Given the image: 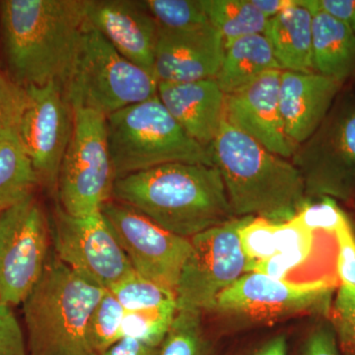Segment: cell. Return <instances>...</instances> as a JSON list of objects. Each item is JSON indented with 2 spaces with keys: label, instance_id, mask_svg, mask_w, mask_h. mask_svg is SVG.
<instances>
[{
  "label": "cell",
  "instance_id": "f546056e",
  "mask_svg": "<svg viewBox=\"0 0 355 355\" xmlns=\"http://www.w3.org/2000/svg\"><path fill=\"white\" fill-rule=\"evenodd\" d=\"M109 291L125 311L147 309L163 304L167 301L176 300V297L171 293L135 272L114 284Z\"/></svg>",
  "mask_w": 355,
  "mask_h": 355
},
{
  "label": "cell",
  "instance_id": "e575fe53",
  "mask_svg": "<svg viewBox=\"0 0 355 355\" xmlns=\"http://www.w3.org/2000/svg\"><path fill=\"white\" fill-rule=\"evenodd\" d=\"M334 238L338 245L336 268L338 279L340 284L355 286V224L349 216Z\"/></svg>",
  "mask_w": 355,
  "mask_h": 355
},
{
  "label": "cell",
  "instance_id": "74e56055",
  "mask_svg": "<svg viewBox=\"0 0 355 355\" xmlns=\"http://www.w3.org/2000/svg\"><path fill=\"white\" fill-rule=\"evenodd\" d=\"M316 8L330 14L355 34V0H312Z\"/></svg>",
  "mask_w": 355,
  "mask_h": 355
},
{
  "label": "cell",
  "instance_id": "d6986e66",
  "mask_svg": "<svg viewBox=\"0 0 355 355\" xmlns=\"http://www.w3.org/2000/svg\"><path fill=\"white\" fill-rule=\"evenodd\" d=\"M157 95L184 132L209 149L225 119V94L216 78L184 83H159Z\"/></svg>",
  "mask_w": 355,
  "mask_h": 355
},
{
  "label": "cell",
  "instance_id": "f1b7e54d",
  "mask_svg": "<svg viewBox=\"0 0 355 355\" xmlns=\"http://www.w3.org/2000/svg\"><path fill=\"white\" fill-rule=\"evenodd\" d=\"M160 29L189 31L210 24L200 0H146Z\"/></svg>",
  "mask_w": 355,
  "mask_h": 355
},
{
  "label": "cell",
  "instance_id": "9a60e30c",
  "mask_svg": "<svg viewBox=\"0 0 355 355\" xmlns=\"http://www.w3.org/2000/svg\"><path fill=\"white\" fill-rule=\"evenodd\" d=\"M86 19L123 57L154 74L159 26L144 1L86 0Z\"/></svg>",
  "mask_w": 355,
  "mask_h": 355
},
{
  "label": "cell",
  "instance_id": "4316f807",
  "mask_svg": "<svg viewBox=\"0 0 355 355\" xmlns=\"http://www.w3.org/2000/svg\"><path fill=\"white\" fill-rule=\"evenodd\" d=\"M178 312L176 300L156 307L125 311L123 336L137 338L149 345L162 347Z\"/></svg>",
  "mask_w": 355,
  "mask_h": 355
},
{
  "label": "cell",
  "instance_id": "8fae6325",
  "mask_svg": "<svg viewBox=\"0 0 355 355\" xmlns=\"http://www.w3.org/2000/svg\"><path fill=\"white\" fill-rule=\"evenodd\" d=\"M50 223L34 196L0 212V299L24 302L49 261Z\"/></svg>",
  "mask_w": 355,
  "mask_h": 355
},
{
  "label": "cell",
  "instance_id": "ab89813d",
  "mask_svg": "<svg viewBox=\"0 0 355 355\" xmlns=\"http://www.w3.org/2000/svg\"><path fill=\"white\" fill-rule=\"evenodd\" d=\"M288 336L284 333H280L243 349L235 355H288Z\"/></svg>",
  "mask_w": 355,
  "mask_h": 355
},
{
  "label": "cell",
  "instance_id": "2e32d148",
  "mask_svg": "<svg viewBox=\"0 0 355 355\" xmlns=\"http://www.w3.org/2000/svg\"><path fill=\"white\" fill-rule=\"evenodd\" d=\"M282 72L266 71L249 85L225 95V119L270 153L289 160L295 149L287 139L280 114Z\"/></svg>",
  "mask_w": 355,
  "mask_h": 355
},
{
  "label": "cell",
  "instance_id": "836d02e7",
  "mask_svg": "<svg viewBox=\"0 0 355 355\" xmlns=\"http://www.w3.org/2000/svg\"><path fill=\"white\" fill-rule=\"evenodd\" d=\"M296 216L310 230L331 235L349 217L334 198L328 197H322L319 202H308Z\"/></svg>",
  "mask_w": 355,
  "mask_h": 355
},
{
  "label": "cell",
  "instance_id": "d6a6232c",
  "mask_svg": "<svg viewBox=\"0 0 355 355\" xmlns=\"http://www.w3.org/2000/svg\"><path fill=\"white\" fill-rule=\"evenodd\" d=\"M27 103V89L0 71V135L17 132Z\"/></svg>",
  "mask_w": 355,
  "mask_h": 355
},
{
  "label": "cell",
  "instance_id": "e0dca14e",
  "mask_svg": "<svg viewBox=\"0 0 355 355\" xmlns=\"http://www.w3.org/2000/svg\"><path fill=\"white\" fill-rule=\"evenodd\" d=\"M223 53V38L212 25L189 31L159 28L154 76L158 83L216 78Z\"/></svg>",
  "mask_w": 355,
  "mask_h": 355
},
{
  "label": "cell",
  "instance_id": "ba28073f",
  "mask_svg": "<svg viewBox=\"0 0 355 355\" xmlns=\"http://www.w3.org/2000/svg\"><path fill=\"white\" fill-rule=\"evenodd\" d=\"M336 280L294 282L263 273H245L219 294L211 311L250 324H270L304 314H329Z\"/></svg>",
  "mask_w": 355,
  "mask_h": 355
},
{
  "label": "cell",
  "instance_id": "f35d334b",
  "mask_svg": "<svg viewBox=\"0 0 355 355\" xmlns=\"http://www.w3.org/2000/svg\"><path fill=\"white\" fill-rule=\"evenodd\" d=\"M161 347L123 336L119 342L99 355H160Z\"/></svg>",
  "mask_w": 355,
  "mask_h": 355
},
{
  "label": "cell",
  "instance_id": "60d3db41",
  "mask_svg": "<svg viewBox=\"0 0 355 355\" xmlns=\"http://www.w3.org/2000/svg\"><path fill=\"white\" fill-rule=\"evenodd\" d=\"M295 0H252L254 6L268 19L275 17L294 3Z\"/></svg>",
  "mask_w": 355,
  "mask_h": 355
},
{
  "label": "cell",
  "instance_id": "8d00e7d4",
  "mask_svg": "<svg viewBox=\"0 0 355 355\" xmlns=\"http://www.w3.org/2000/svg\"><path fill=\"white\" fill-rule=\"evenodd\" d=\"M294 355H343L331 323H320L311 329Z\"/></svg>",
  "mask_w": 355,
  "mask_h": 355
},
{
  "label": "cell",
  "instance_id": "52a82bcc",
  "mask_svg": "<svg viewBox=\"0 0 355 355\" xmlns=\"http://www.w3.org/2000/svg\"><path fill=\"white\" fill-rule=\"evenodd\" d=\"M73 110V130L58 178L60 207L72 216L101 211L113 198L116 181L110 153L107 118Z\"/></svg>",
  "mask_w": 355,
  "mask_h": 355
},
{
  "label": "cell",
  "instance_id": "ac0fdd59",
  "mask_svg": "<svg viewBox=\"0 0 355 355\" xmlns=\"http://www.w3.org/2000/svg\"><path fill=\"white\" fill-rule=\"evenodd\" d=\"M343 83L318 74L282 70L279 110L284 132L293 148L304 144L323 123Z\"/></svg>",
  "mask_w": 355,
  "mask_h": 355
},
{
  "label": "cell",
  "instance_id": "7c38bea8",
  "mask_svg": "<svg viewBox=\"0 0 355 355\" xmlns=\"http://www.w3.org/2000/svg\"><path fill=\"white\" fill-rule=\"evenodd\" d=\"M50 230L58 260L102 288L109 291L135 272L101 211L72 216L58 205Z\"/></svg>",
  "mask_w": 355,
  "mask_h": 355
},
{
  "label": "cell",
  "instance_id": "44dd1931",
  "mask_svg": "<svg viewBox=\"0 0 355 355\" xmlns=\"http://www.w3.org/2000/svg\"><path fill=\"white\" fill-rule=\"evenodd\" d=\"M272 46L280 69L311 73L312 62V12L302 0L268 19L263 33Z\"/></svg>",
  "mask_w": 355,
  "mask_h": 355
},
{
  "label": "cell",
  "instance_id": "ffe728a7",
  "mask_svg": "<svg viewBox=\"0 0 355 355\" xmlns=\"http://www.w3.org/2000/svg\"><path fill=\"white\" fill-rule=\"evenodd\" d=\"M312 12V62L314 72L345 83L355 70V34L330 14L302 0Z\"/></svg>",
  "mask_w": 355,
  "mask_h": 355
},
{
  "label": "cell",
  "instance_id": "30bf717a",
  "mask_svg": "<svg viewBox=\"0 0 355 355\" xmlns=\"http://www.w3.org/2000/svg\"><path fill=\"white\" fill-rule=\"evenodd\" d=\"M291 160L302 176L308 197L349 200L355 191V102L331 107Z\"/></svg>",
  "mask_w": 355,
  "mask_h": 355
},
{
  "label": "cell",
  "instance_id": "7402d4cb",
  "mask_svg": "<svg viewBox=\"0 0 355 355\" xmlns=\"http://www.w3.org/2000/svg\"><path fill=\"white\" fill-rule=\"evenodd\" d=\"M272 69L280 67L268 39L263 34L251 35L224 46L216 80L222 92L229 95Z\"/></svg>",
  "mask_w": 355,
  "mask_h": 355
},
{
  "label": "cell",
  "instance_id": "3957f363",
  "mask_svg": "<svg viewBox=\"0 0 355 355\" xmlns=\"http://www.w3.org/2000/svg\"><path fill=\"white\" fill-rule=\"evenodd\" d=\"M209 151L235 217L282 223L309 202L304 181L293 163L270 153L226 119Z\"/></svg>",
  "mask_w": 355,
  "mask_h": 355
},
{
  "label": "cell",
  "instance_id": "1f68e13d",
  "mask_svg": "<svg viewBox=\"0 0 355 355\" xmlns=\"http://www.w3.org/2000/svg\"><path fill=\"white\" fill-rule=\"evenodd\" d=\"M277 223L254 217L240 230V242L248 261V272L277 254Z\"/></svg>",
  "mask_w": 355,
  "mask_h": 355
},
{
  "label": "cell",
  "instance_id": "4fadbf2b",
  "mask_svg": "<svg viewBox=\"0 0 355 355\" xmlns=\"http://www.w3.org/2000/svg\"><path fill=\"white\" fill-rule=\"evenodd\" d=\"M133 270L176 297L191 239L173 234L130 205L109 200L101 209Z\"/></svg>",
  "mask_w": 355,
  "mask_h": 355
},
{
  "label": "cell",
  "instance_id": "484cf974",
  "mask_svg": "<svg viewBox=\"0 0 355 355\" xmlns=\"http://www.w3.org/2000/svg\"><path fill=\"white\" fill-rule=\"evenodd\" d=\"M202 312L178 310L160 355H219L216 338L202 322Z\"/></svg>",
  "mask_w": 355,
  "mask_h": 355
},
{
  "label": "cell",
  "instance_id": "8992f818",
  "mask_svg": "<svg viewBox=\"0 0 355 355\" xmlns=\"http://www.w3.org/2000/svg\"><path fill=\"white\" fill-rule=\"evenodd\" d=\"M153 73L121 55L88 24L76 62L64 86L72 109H88L103 116L121 111L157 95Z\"/></svg>",
  "mask_w": 355,
  "mask_h": 355
},
{
  "label": "cell",
  "instance_id": "cb8c5ba5",
  "mask_svg": "<svg viewBox=\"0 0 355 355\" xmlns=\"http://www.w3.org/2000/svg\"><path fill=\"white\" fill-rule=\"evenodd\" d=\"M318 237L319 232L306 227L297 216L277 223V254L254 266L252 272L263 273L273 279L286 280L288 273L309 260Z\"/></svg>",
  "mask_w": 355,
  "mask_h": 355
},
{
  "label": "cell",
  "instance_id": "6da1fadb",
  "mask_svg": "<svg viewBox=\"0 0 355 355\" xmlns=\"http://www.w3.org/2000/svg\"><path fill=\"white\" fill-rule=\"evenodd\" d=\"M87 26L86 0L0 2L2 46L9 77L22 87L64 88Z\"/></svg>",
  "mask_w": 355,
  "mask_h": 355
},
{
  "label": "cell",
  "instance_id": "7a4b0ae2",
  "mask_svg": "<svg viewBox=\"0 0 355 355\" xmlns=\"http://www.w3.org/2000/svg\"><path fill=\"white\" fill-rule=\"evenodd\" d=\"M113 198L191 239L235 218L216 166L171 163L119 178Z\"/></svg>",
  "mask_w": 355,
  "mask_h": 355
},
{
  "label": "cell",
  "instance_id": "9c48e42d",
  "mask_svg": "<svg viewBox=\"0 0 355 355\" xmlns=\"http://www.w3.org/2000/svg\"><path fill=\"white\" fill-rule=\"evenodd\" d=\"M253 216L235 217L191 238L178 284V310L211 311L221 292L248 272L240 230Z\"/></svg>",
  "mask_w": 355,
  "mask_h": 355
},
{
  "label": "cell",
  "instance_id": "4dcf8cb0",
  "mask_svg": "<svg viewBox=\"0 0 355 355\" xmlns=\"http://www.w3.org/2000/svg\"><path fill=\"white\" fill-rule=\"evenodd\" d=\"M330 323L343 355H355V286L340 284L334 295Z\"/></svg>",
  "mask_w": 355,
  "mask_h": 355
},
{
  "label": "cell",
  "instance_id": "277c9868",
  "mask_svg": "<svg viewBox=\"0 0 355 355\" xmlns=\"http://www.w3.org/2000/svg\"><path fill=\"white\" fill-rule=\"evenodd\" d=\"M106 289L51 257L23 304L28 355H96L88 340L91 315Z\"/></svg>",
  "mask_w": 355,
  "mask_h": 355
},
{
  "label": "cell",
  "instance_id": "d4e9b609",
  "mask_svg": "<svg viewBox=\"0 0 355 355\" xmlns=\"http://www.w3.org/2000/svg\"><path fill=\"white\" fill-rule=\"evenodd\" d=\"M210 24L220 33L224 46L235 40L263 34L268 19L252 0H200Z\"/></svg>",
  "mask_w": 355,
  "mask_h": 355
},
{
  "label": "cell",
  "instance_id": "d590c367",
  "mask_svg": "<svg viewBox=\"0 0 355 355\" xmlns=\"http://www.w3.org/2000/svg\"><path fill=\"white\" fill-rule=\"evenodd\" d=\"M0 355H28L24 334L11 306L0 299Z\"/></svg>",
  "mask_w": 355,
  "mask_h": 355
},
{
  "label": "cell",
  "instance_id": "603a6c76",
  "mask_svg": "<svg viewBox=\"0 0 355 355\" xmlns=\"http://www.w3.org/2000/svg\"><path fill=\"white\" fill-rule=\"evenodd\" d=\"M39 182L17 132L0 135V212L31 197Z\"/></svg>",
  "mask_w": 355,
  "mask_h": 355
},
{
  "label": "cell",
  "instance_id": "5bb4252c",
  "mask_svg": "<svg viewBox=\"0 0 355 355\" xmlns=\"http://www.w3.org/2000/svg\"><path fill=\"white\" fill-rule=\"evenodd\" d=\"M28 103L17 130L40 182L57 187L58 173L72 130L73 110L60 84L30 86Z\"/></svg>",
  "mask_w": 355,
  "mask_h": 355
},
{
  "label": "cell",
  "instance_id": "5b68a950",
  "mask_svg": "<svg viewBox=\"0 0 355 355\" xmlns=\"http://www.w3.org/2000/svg\"><path fill=\"white\" fill-rule=\"evenodd\" d=\"M116 179L171 163L214 166L209 149L191 139L158 95L107 116Z\"/></svg>",
  "mask_w": 355,
  "mask_h": 355
},
{
  "label": "cell",
  "instance_id": "83f0119b",
  "mask_svg": "<svg viewBox=\"0 0 355 355\" xmlns=\"http://www.w3.org/2000/svg\"><path fill=\"white\" fill-rule=\"evenodd\" d=\"M125 309L109 291L91 315L88 324V340L96 355L101 354L123 338Z\"/></svg>",
  "mask_w": 355,
  "mask_h": 355
}]
</instances>
